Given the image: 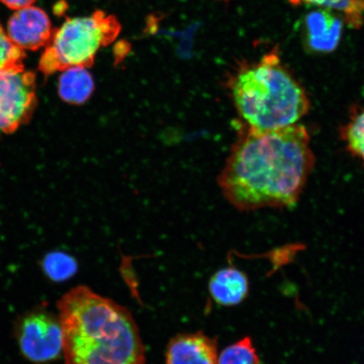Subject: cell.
I'll return each mask as SVG.
<instances>
[{
    "label": "cell",
    "mask_w": 364,
    "mask_h": 364,
    "mask_svg": "<svg viewBox=\"0 0 364 364\" xmlns=\"http://www.w3.org/2000/svg\"><path fill=\"white\" fill-rule=\"evenodd\" d=\"M239 129L218 176L225 198L243 212L297 203L315 164L306 127L260 132L242 124Z\"/></svg>",
    "instance_id": "6da1fadb"
},
{
    "label": "cell",
    "mask_w": 364,
    "mask_h": 364,
    "mask_svg": "<svg viewBox=\"0 0 364 364\" xmlns=\"http://www.w3.org/2000/svg\"><path fill=\"white\" fill-rule=\"evenodd\" d=\"M57 308L63 364H145L138 325L126 307L82 285L63 294Z\"/></svg>",
    "instance_id": "7a4b0ae2"
},
{
    "label": "cell",
    "mask_w": 364,
    "mask_h": 364,
    "mask_svg": "<svg viewBox=\"0 0 364 364\" xmlns=\"http://www.w3.org/2000/svg\"><path fill=\"white\" fill-rule=\"evenodd\" d=\"M228 89L248 129L273 131L293 126L311 107L306 90L274 50L257 62L240 63L228 77Z\"/></svg>",
    "instance_id": "3957f363"
},
{
    "label": "cell",
    "mask_w": 364,
    "mask_h": 364,
    "mask_svg": "<svg viewBox=\"0 0 364 364\" xmlns=\"http://www.w3.org/2000/svg\"><path fill=\"white\" fill-rule=\"evenodd\" d=\"M121 30L117 17L103 11L67 19L60 28L53 30L38 70L47 77L70 68L93 66L99 50L112 44Z\"/></svg>",
    "instance_id": "277c9868"
},
{
    "label": "cell",
    "mask_w": 364,
    "mask_h": 364,
    "mask_svg": "<svg viewBox=\"0 0 364 364\" xmlns=\"http://www.w3.org/2000/svg\"><path fill=\"white\" fill-rule=\"evenodd\" d=\"M21 352L36 364L57 360L63 355V330L58 316L48 311H31L21 317L16 326Z\"/></svg>",
    "instance_id": "5b68a950"
},
{
    "label": "cell",
    "mask_w": 364,
    "mask_h": 364,
    "mask_svg": "<svg viewBox=\"0 0 364 364\" xmlns=\"http://www.w3.org/2000/svg\"><path fill=\"white\" fill-rule=\"evenodd\" d=\"M36 77L31 71L0 73V134H11L31 121L36 106Z\"/></svg>",
    "instance_id": "8992f818"
},
{
    "label": "cell",
    "mask_w": 364,
    "mask_h": 364,
    "mask_svg": "<svg viewBox=\"0 0 364 364\" xmlns=\"http://www.w3.org/2000/svg\"><path fill=\"white\" fill-rule=\"evenodd\" d=\"M53 30L47 13L35 6L16 11L7 23L9 38L24 51L47 47Z\"/></svg>",
    "instance_id": "52a82bcc"
},
{
    "label": "cell",
    "mask_w": 364,
    "mask_h": 364,
    "mask_svg": "<svg viewBox=\"0 0 364 364\" xmlns=\"http://www.w3.org/2000/svg\"><path fill=\"white\" fill-rule=\"evenodd\" d=\"M218 341L203 333L175 336L168 345L166 364H218Z\"/></svg>",
    "instance_id": "ba28073f"
},
{
    "label": "cell",
    "mask_w": 364,
    "mask_h": 364,
    "mask_svg": "<svg viewBox=\"0 0 364 364\" xmlns=\"http://www.w3.org/2000/svg\"><path fill=\"white\" fill-rule=\"evenodd\" d=\"M344 21L333 11L320 9L309 13L304 20L309 48L317 53H331L343 36Z\"/></svg>",
    "instance_id": "9c48e42d"
},
{
    "label": "cell",
    "mask_w": 364,
    "mask_h": 364,
    "mask_svg": "<svg viewBox=\"0 0 364 364\" xmlns=\"http://www.w3.org/2000/svg\"><path fill=\"white\" fill-rule=\"evenodd\" d=\"M249 279L245 273L235 267L218 270L209 280V293L223 306H235L242 303L249 294Z\"/></svg>",
    "instance_id": "30bf717a"
},
{
    "label": "cell",
    "mask_w": 364,
    "mask_h": 364,
    "mask_svg": "<svg viewBox=\"0 0 364 364\" xmlns=\"http://www.w3.org/2000/svg\"><path fill=\"white\" fill-rule=\"evenodd\" d=\"M62 73L58 86L62 101L78 106L87 102L95 90V81L87 68L74 67Z\"/></svg>",
    "instance_id": "8fae6325"
},
{
    "label": "cell",
    "mask_w": 364,
    "mask_h": 364,
    "mask_svg": "<svg viewBox=\"0 0 364 364\" xmlns=\"http://www.w3.org/2000/svg\"><path fill=\"white\" fill-rule=\"evenodd\" d=\"M294 6L308 4L338 14L346 25L358 29L364 22V0H289Z\"/></svg>",
    "instance_id": "7c38bea8"
},
{
    "label": "cell",
    "mask_w": 364,
    "mask_h": 364,
    "mask_svg": "<svg viewBox=\"0 0 364 364\" xmlns=\"http://www.w3.org/2000/svg\"><path fill=\"white\" fill-rule=\"evenodd\" d=\"M43 268L50 279L63 282L74 277L78 270L75 259L66 253L55 252L49 253L43 261Z\"/></svg>",
    "instance_id": "4fadbf2b"
},
{
    "label": "cell",
    "mask_w": 364,
    "mask_h": 364,
    "mask_svg": "<svg viewBox=\"0 0 364 364\" xmlns=\"http://www.w3.org/2000/svg\"><path fill=\"white\" fill-rule=\"evenodd\" d=\"M218 364H262L257 350L255 349L252 340L245 338L228 346L218 355Z\"/></svg>",
    "instance_id": "5bb4252c"
},
{
    "label": "cell",
    "mask_w": 364,
    "mask_h": 364,
    "mask_svg": "<svg viewBox=\"0 0 364 364\" xmlns=\"http://www.w3.org/2000/svg\"><path fill=\"white\" fill-rule=\"evenodd\" d=\"M26 57L24 50L12 42L0 24V73L25 70L23 61Z\"/></svg>",
    "instance_id": "9a60e30c"
},
{
    "label": "cell",
    "mask_w": 364,
    "mask_h": 364,
    "mask_svg": "<svg viewBox=\"0 0 364 364\" xmlns=\"http://www.w3.org/2000/svg\"><path fill=\"white\" fill-rule=\"evenodd\" d=\"M341 136L350 153L364 163V110L351 117L341 129Z\"/></svg>",
    "instance_id": "2e32d148"
},
{
    "label": "cell",
    "mask_w": 364,
    "mask_h": 364,
    "mask_svg": "<svg viewBox=\"0 0 364 364\" xmlns=\"http://www.w3.org/2000/svg\"><path fill=\"white\" fill-rule=\"evenodd\" d=\"M36 1V0H0V2H2L4 6L16 11L33 6Z\"/></svg>",
    "instance_id": "e0dca14e"
}]
</instances>
